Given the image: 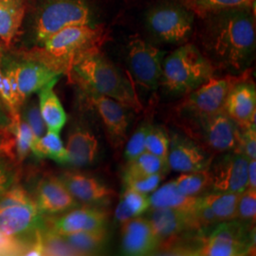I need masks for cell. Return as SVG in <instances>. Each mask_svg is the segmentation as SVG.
<instances>
[{"label": "cell", "instance_id": "cell-11", "mask_svg": "<svg viewBox=\"0 0 256 256\" xmlns=\"http://www.w3.org/2000/svg\"><path fill=\"white\" fill-rule=\"evenodd\" d=\"M248 160L236 148L228 151L210 169L212 188L216 192L241 194L247 189Z\"/></svg>", "mask_w": 256, "mask_h": 256}, {"label": "cell", "instance_id": "cell-31", "mask_svg": "<svg viewBox=\"0 0 256 256\" xmlns=\"http://www.w3.org/2000/svg\"><path fill=\"white\" fill-rule=\"evenodd\" d=\"M168 171V162L146 151L133 160L128 162L124 176L165 174Z\"/></svg>", "mask_w": 256, "mask_h": 256}, {"label": "cell", "instance_id": "cell-47", "mask_svg": "<svg viewBox=\"0 0 256 256\" xmlns=\"http://www.w3.org/2000/svg\"><path fill=\"white\" fill-rule=\"evenodd\" d=\"M3 2H8V1H18V2H23V0H0Z\"/></svg>", "mask_w": 256, "mask_h": 256}, {"label": "cell", "instance_id": "cell-12", "mask_svg": "<svg viewBox=\"0 0 256 256\" xmlns=\"http://www.w3.org/2000/svg\"><path fill=\"white\" fill-rule=\"evenodd\" d=\"M88 99L101 117L106 134L113 148L119 149L128 138L129 115L119 102L94 92H84Z\"/></svg>", "mask_w": 256, "mask_h": 256}, {"label": "cell", "instance_id": "cell-22", "mask_svg": "<svg viewBox=\"0 0 256 256\" xmlns=\"http://www.w3.org/2000/svg\"><path fill=\"white\" fill-rule=\"evenodd\" d=\"M16 74L19 92L24 100L61 74L40 61L16 63Z\"/></svg>", "mask_w": 256, "mask_h": 256}, {"label": "cell", "instance_id": "cell-30", "mask_svg": "<svg viewBox=\"0 0 256 256\" xmlns=\"http://www.w3.org/2000/svg\"><path fill=\"white\" fill-rule=\"evenodd\" d=\"M9 128L14 137L16 160L21 162L32 151V146L36 138L27 122L21 120L18 112L10 114Z\"/></svg>", "mask_w": 256, "mask_h": 256}, {"label": "cell", "instance_id": "cell-27", "mask_svg": "<svg viewBox=\"0 0 256 256\" xmlns=\"http://www.w3.org/2000/svg\"><path fill=\"white\" fill-rule=\"evenodd\" d=\"M24 14L23 2L0 1V44L10 46L22 24Z\"/></svg>", "mask_w": 256, "mask_h": 256}, {"label": "cell", "instance_id": "cell-34", "mask_svg": "<svg viewBox=\"0 0 256 256\" xmlns=\"http://www.w3.org/2000/svg\"><path fill=\"white\" fill-rule=\"evenodd\" d=\"M169 144L170 138L164 129L160 126H152L146 140V149L147 152L168 162L167 158Z\"/></svg>", "mask_w": 256, "mask_h": 256}, {"label": "cell", "instance_id": "cell-45", "mask_svg": "<svg viewBox=\"0 0 256 256\" xmlns=\"http://www.w3.org/2000/svg\"><path fill=\"white\" fill-rule=\"evenodd\" d=\"M247 188L256 190V160H248Z\"/></svg>", "mask_w": 256, "mask_h": 256}, {"label": "cell", "instance_id": "cell-1", "mask_svg": "<svg viewBox=\"0 0 256 256\" xmlns=\"http://www.w3.org/2000/svg\"><path fill=\"white\" fill-rule=\"evenodd\" d=\"M202 45L214 66L232 74L244 72L256 52L254 9L227 10L207 16Z\"/></svg>", "mask_w": 256, "mask_h": 256}, {"label": "cell", "instance_id": "cell-16", "mask_svg": "<svg viewBox=\"0 0 256 256\" xmlns=\"http://www.w3.org/2000/svg\"><path fill=\"white\" fill-rule=\"evenodd\" d=\"M34 203L41 214L54 216L64 214L79 206L59 176H45L34 192Z\"/></svg>", "mask_w": 256, "mask_h": 256}, {"label": "cell", "instance_id": "cell-25", "mask_svg": "<svg viewBox=\"0 0 256 256\" xmlns=\"http://www.w3.org/2000/svg\"><path fill=\"white\" fill-rule=\"evenodd\" d=\"M59 77L48 82L39 90V110L46 124L48 131L60 134L66 122V114L64 108L56 95L54 88Z\"/></svg>", "mask_w": 256, "mask_h": 256}, {"label": "cell", "instance_id": "cell-29", "mask_svg": "<svg viewBox=\"0 0 256 256\" xmlns=\"http://www.w3.org/2000/svg\"><path fill=\"white\" fill-rule=\"evenodd\" d=\"M32 152L40 158H50L58 164H68V151L58 133L46 131V134L34 140Z\"/></svg>", "mask_w": 256, "mask_h": 256}, {"label": "cell", "instance_id": "cell-2", "mask_svg": "<svg viewBox=\"0 0 256 256\" xmlns=\"http://www.w3.org/2000/svg\"><path fill=\"white\" fill-rule=\"evenodd\" d=\"M70 70L84 92L110 97L128 110H142L132 84L97 48L79 57Z\"/></svg>", "mask_w": 256, "mask_h": 256}, {"label": "cell", "instance_id": "cell-24", "mask_svg": "<svg viewBox=\"0 0 256 256\" xmlns=\"http://www.w3.org/2000/svg\"><path fill=\"white\" fill-rule=\"evenodd\" d=\"M150 198V209H174L196 214L200 202V196H189L180 192L174 180L158 187Z\"/></svg>", "mask_w": 256, "mask_h": 256}, {"label": "cell", "instance_id": "cell-42", "mask_svg": "<svg viewBox=\"0 0 256 256\" xmlns=\"http://www.w3.org/2000/svg\"><path fill=\"white\" fill-rule=\"evenodd\" d=\"M248 160H256V126L241 130L240 144L238 147Z\"/></svg>", "mask_w": 256, "mask_h": 256}, {"label": "cell", "instance_id": "cell-9", "mask_svg": "<svg viewBox=\"0 0 256 256\" xmlns=\"http://www.w3.org/2000/svg\"><path fill=\"white\" fill-rule=\"evenodd\" d=\"M164 52L135 38L128 46V66L134 80L144 88L155 90L160 84Z\"/></svg>", "mask_w": 256, "mask_h": 256}, {"label": "cell", "instance_id": "cell-44", "mask_svg": "<svg viewBox=\"0 0 256 256\" xmlns=\"http://www.w3.org/2000/svg\"><path fill=\"white\" fill-rule=\"evenodd\" d=\"M0 99L6 106L7 110H9L10 114L18 112L12 96L8 77L3 72V68H1V63H0Z\"/></svg>", "mask_w": 256, "mask_h": 256}, {"label": "cell", "instance_id": "cell-36", "mask_svg": "<svg viewBox=\"0 0 256 256\" xmlns=\"http://www.w3.org/2000/svg\"><path fill=\"white\" fill-rule=\"evenodd\" d=\"M43 230L44 232L41 230V236L45 256H76L75 252L66 244L61 236L50 230Z\"/></svg>", "mask_w": 256, "mask_h": 256}, {"label": "cell", "instance_id": "cell-38", "mask_svg": "<svg viewBox=\"0 0 256 256\" xmlns=\"http://www.w3.org/2000/svg\"><path fill=\"white\" fill-rule=\"evenodd\" d=\"M256 218V190H244L239 194L238 202V220L248 224H254Z\"/></svg>", "mask_w": 256, "mask_h": 256}, {"label": "cell", "instance_id": "cell-19", "mask_svg": "<svg viewBox=\"0 0 256 256\" xmlns=\"http://www.w3.org/2000/svg\"><path fill=\"white\" fill-rule=\"evenodd\" d=\"M74 198L90 206L108 204L115 192L97 178L79 172H64L59 176Z\"/></svg>", "mask_w": 256, "mask_h": 256}, {"label": "cell", "instance_id": "cell-23", "mask_svg": "<svg viewBox=\"0 0 256 256\" xmlns=\"http://www.w3.org/2000/svg\"><path fill=\"white\" fill-rule=\"evenodd\" d=\"M66 149L68 155V164L81 167L94 162L98 155L99 144L88 130L77 128L70 133Z\"/></svg>", "mask_w": 256, "mask_h": 256}, {"label": "cell", "instance_id": "cell-4", "mask_svg": "<svg viewBox=\"0 0 256 256\" xmlns=\"http://www.w3.org/2000/svg\"><path fill=\"white\" fill-rule=\"evenodd\" d=\"M99 30L93 25L66 28L43 43L44 55L39 61L60 74L70 70L79 57L97 48L101 39Z\"/></svg>", "mask_w": 256, "mask_h": 256}, {"label": "cell", "instance_id": "cell-5", "mask_svg": "<svg viewBox=\"0 0 256 256\" xmlns=\"http://www.w3.org/2000/svg\"><path fill=\"white\" fill-rule=\"evenodd\" d=\"M92 25V14L84 0H48L36 18L37 42L43 44L66 28Z\"/></svg>", "mask_w": 256, "mask_h": 256}, {"label": "cell", "instance_id": "cell-40", "mask_svg": "<svg viewBox=\"0 0 256 256\" xmlns=\"http://www.w3.org/2000/svg\"><path fill=\"white\" fill-rule=\"evenodd\" d=\"M34 200L21 186L16 185V183L4 194L0 196V209L14 205L28 204Z\"/></svg>", "mask_w": 256, "mask_h": 256}, {"label": "cell", "instance_id": "cell-6", "mask_svg": "<svg viewBox=\"0 0 256 256\" xmlns=\"http://www.w3.org/2000/svg\"><path fill=\"white\" fill-rule=\"evenodd\" d=\"M250 226L238 218L220 222L208 236L202 238L196 256H247L254 247Z\"/></svg>", "mask_w": 256, "mask_h": 256}, {"label": "cell", "instance_id": "cell-21", "mask_svg": "<svg viewBox=\"0 0 256 256\" xmlns=\"http://www.w3.org/2000/svg\"><path fill=\"white\" fill-rule=\"evenodd\" d=\"M240 194L214 192L200 196L196 212L202 228L238 218V202Z\"/></svg>", "mask_w": 256, "mask_h": 256}, {"label": "cell", "instance_id": "cell-32", "mask_svg": "<svg viewBox=\"0 0 256 256\" xmlns=\"http://www.w3.org/2000/svg\"><path fill=\"white\" fill-rule=\"evenodd\" d=\"M188 7L192 12L207 16L227 10L238 8H254L256 0H186Z\"/></svg>", "mask_w": 256, "mask_h": 256}, {"label": "cell", "instance_id": "cell-35", "mask_svg": "<svg viewBox=\"0 0 256 256\" xmlns=\"http://www.w3.org/2000/svg\"><path fill=\"white\" fill-rule=\"evenodd\" d=\"M164 174L151 176H124V187L146 194H150L158 189L160 183L164 178Z\"/></svg>", "mask_w": 256, "mask_h": 256}, {"label": "cell", "instance_id": "cell-26", "mask_svg": "<svg viewBox=\"0 0 256 256\" xmlns=\"http://www.w3.org/2000/svg\"><path fill=\"white\" fill-rule=\"evenodd\" d=\"M76 256H90L101 252L108 243L106 229L78 232L61 236Z\"/></svg>", "mask_w": 256, "mask_h": 256}, {"label": "cell", "instance_id": "cell-7", "mask_svg": "<svg viewBox=\"0 0 256 256\" xmlns=\"http://www.w3.org/2000/svg\"><path fill=\"white\" fill-rule=\"evenodd\" d=\"M194 16L192 10L184 6L164 3L152 7L146 14L148 32L166 43H182L192 34Z\"/></svg>", "mask_w": 256, "mask_h": 256}, {"label": "cell", "instance_id": "cell-18", "mask_svg": "<svg viewBox=\"0 0 256 256\" xmlns=\"http://www.w3.org/2000/svg\"><path fill=\"white\" fill-rule=\"evenodd\" d=\"M223 110L241 130L256 126V86L245 80L236 82L226 97Z\"/></svg>", "mask_w": 256, "mask_h": 256}, {"label": "cell", "instance_id": "cell-33", "mask_svg": "<svg viewBox=\"0 0 256 256\" xmlns=\"http://www.w3.org/2000/svg\"><path fill=\"white\" fill-rule=\"evenodd\" d=\"M178 191L185 196H200L212 186V178L209 169L182 173L174 180Z\"/></svg>", "mask_w": 256, "mask_h": 256}, {"label": "cell", "instance_id": "cell-37", "mask_svg": "<svg viewBox=\"0 0 256 256\" xmlns=\"http://www.w3.org/2000/svg\"><path fill=\"white\" fill-rule=\"evenodd\" d=\"M152 124L144 122L137 128L134 134L128 140L126 150H124V158L128 162L133 160L137 156L146 151V140L147 134L150 130Z\"/></svg>", "mask_w": 256, "mask_h": 256}, {"label": "cell", "instance_id": "cell-15", "mask_svg": "<svg viewBox=\"0 0 256 256\" xmlns=\"http://www.w3.org/2000/svg\"><path fill=\"white\" fill-rule=\"evenodd\" d=\"M48 230L59 236L78 232L106 229L108 212L97 206L76 207L64 212L63 216L50 220Z\"/></svg>", "mask_w": 256, "mask_h": 256}, {"label": "cell", "instance_id": "cell-43", "mask_svg": "<svg viewBox=\"0 0 256 256\" xmlns=\"http://www.w3.org/2000/svg\"><path fill=\"white\" fill-rule=\"evenodd\" d=\"M0 156H6L16 162L14 137L9 126L0 128Z\"/></svg>", "mask_w": 256, "mask_h": 256}, {"label": "cell", "instance_id": "cell-10", "mask_svg": "<svg viewBox=\"0 0 256 256\" xmlns=\"http://www.w3.org/2000/svg\"><path fill=\"white\" fill-rule=\"evenodd\" d=\"M191 122L203 144L212 152L226 153L239 147L241 129L223 108Z\"/></svg>", "mask_w": 256, "mask_h": 256}, {"label": "cell", "instance_id": "cell-20", "mask_svg": "<svg viewBox=\"0 0 256 256\" xmlns=\"http://www.w3.org/2000/svg\"><path fill=\"white\" fill-rule=\"evenodd\" d=\"M150 210V214L147 218L160 238L162 243L188 232L203 230L196 214L174 209Z\"/></svg>", "mask_w": 256, "mask_h": 256}, {"label": "cell", "instance_id": "cell-8", "mask_svg": "<svg viewBox=\"0 0 256 256\" xmlns=\"http://www.w3.org/2000/svg\"><path fill=\"white\" fill-rule=\"evenodd\" d=\"M241 80L243 79L239 77L214 78L212 76L198 88L186 94L178 111L187 116L190 122L214 114L223 108L230 88Z\"/></svg>", "mask_w": 256, "mask_h": 256}, {"label": "cell", "instance_id": "cell-13", "mask_svg": "<svg viewBox=\"0 0 256 256\" xmlns=\"http://www.w3.org/2000/svg\"><path fill=\"white\" fill-rule=\"evenodd\" d=\"M43 226L42 216L34 202L0 209V236L25 240Z\"/></svg>", "mask_w": 256, "mask_h": 256}, {"label": "cell", "instance_id": "cell-14", "mask_svg": "<svg viewBox=\"0 0 256 256\" xmlns=\"http://www.w3.org/2000/svg\"><path fill=\"white\" fill-rule=\"evenodd\" d=\"M122 225V248L124 254L146 256L158 252L162 240L147 218H135Z\"/></svg>", "mask_w": 256, "mask_h": 256}, {"label": "cell", "instance_id": "cell-17", "mask_svg": "<svg viewBox=\"0 0 256 256\" xmlns=\"http://www.w3.org/2000/svg\"><path fill=\"white\" fill-rule=\"evenodd\" d=\"M167 162L169 169L188 173L209 169L210 158L192 140L174 134L170 138Z\"/></svg>", "mask_w": 256, "mask_h": 256}, {"label": "cell", "instance_id": "cell-41", "mask_svg": "<svg viewBox=\"0 0 256 256\" xmlns=\"http://www.w3.org/2000/svg\"><path fill=\"white\" fill-rule=\"evenodd\" d=\"M18 178L16 162L0 156V196L10 189Z\"/></svg>", "mask_w": 256, "mask_h": 256}, {"label": "cell", "instance_id": "cell-3", "mask_svg": "<svg viewBox=\"0 0 256 256\" xmlns=\"http://www.w3.org/2000/svg\"><path fill=\"white\" fill-rule=\"evenodd\" d=\"M214 66L192 44L180 46L164 59L160 84L174 95H186L214 76Z\"/></svg>", "mask_w": 256, "mask_h": 256}, {"label": "cell", "instance_id": "cell-28", "mask_svg": "<svg viewBox=\"0 0 256 256\" xmlns=\"http://www.w3.org/2000/svg\"><path fill=\"white\" fill-rule=\"evenodd\" d=\"M150 210L149 194L124 188L122 198L115 210V220L120 224L128 220L142 216Z\"/></svg>", "mask_w": 256, "mask_h": 256}, {"label": "cell", "instance_id": "cell-39", "mask_svg": "<svg viewBox=\"0 0 256 256\" xmlns=\"http://www.w3.org/2000/svg\"><path fill=\"white\" fill-rule=\"evenodd\" d=\"M23 117L25 119L24 120L34 132L36 140L43 137L46 134V124L42 118L39 106L36 102L28 104L27 106H25Z\"/></svg>", "mask_w": 256, "mask_h": 256}, {"label": "cell", "instance_id": "cell-46", "mask_svg": "<svg viewBox=\"0 0 256 256\" xmlns=\"http://www.w3.org/2000/svg\"><path fill=\"white\" fill-rule=\"evenodd\" d=\"M10 124V116H8V114L0 106V128H7L9 126Z\"/></svg>", "mask_w": 256, "mask_h": 256}]
</instances>
